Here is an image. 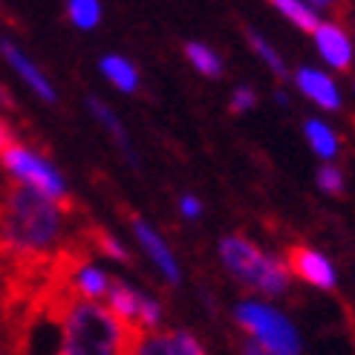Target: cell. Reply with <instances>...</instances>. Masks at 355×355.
Returning <instances> with one entry per match:
<instances>
[{"label":"cell","instance_id":"9a60e30c","mask_svg":"<svg viewBox=\"0 0 355 355\" xmlns=\"http://www.w3.org/2000/svg\"><path fill=\"white\" fill-rule=\"evenodd\" d=\"M87 245L90 252H98L104 257H113V260H130V252L121 245V240H116L107 228H101L96 223L87 225Z\"/></svg>","mask_w":355,"mask_h":355},{"label":"cell","instance_id":"3957f363","mask_svg":"<svg viewBox=\"0 0 355 355\" xmlns=\"http://www.w3.org/2000/svg\"><path fill=\"white\" fill-rule=\"evenodd\" d=\"M220 257L225 269L232 272L245 289H257L266 297H277L289 289L286 263L260 252V248L245 237H225L220 243Z\"/></svg>","mask_w":355,"mask_h":355},{"label":"cell","instance_id":"8992f818","mask_svg":"<svg viewBox=\"0 0 355 355\" xmlns=\"http://www.w3.org/2000/svg\"><path fill=\"white\" fill-rule=\"evenodd\" d=\"M29 304L0 289V355H26Z\"/></svg>","mask_w":355,"mask_h":355},{"label":"cell","instance_id":"52a82bcc","mask_svg":"<svg viewBox=\"0 0 355 355\" xmlns=\"http://www.w3.org/2000/svg\"><path fill=\"white\" fill-rule=\"evenodd\" d=\"M286 269H292L300 280L312 283L318 289H332L335 286V269L332 263L318 254L315 248L306 245H289L286 248Z\"/></svg>","mask_w":355,"mask_h":355},{"label":"cell","instance_id":"83f0119b","mask_svg":"<svg viewBox=\"0 0 355 355\" xmlns=\"http://www.w3.org/2000/svg\"><path fill=\"white\" fill-rule=\"evenodd\" d=\"M0 107H6V110H15V98L9 93V87L0 84Z\"/></svg>","mask_w":355,"mask_h":355},{"label":"cell","instance_id":"4316f807","mask_svg":"<svg viewBox=\"0 0 355 355\" xmlns=\"http://www.w3.org/2000/svg\"><path fill=\"white\" fill-rule=\"evenodd\" d=\"M12 145H15V130L9 128L6 119H0V156H3Z\"/></svg>","mask_w":355,"mask_h":355},{"label":"cell","instance_id":"277c9868","mask_svg":"<svg viewBox=\"0 0 355 355\" xmlns=\"http://www.w3.org/2000/svg\"><path fill=\"white\" fill-rule=\"evenodd\" d=\"M0 168L6 171V176L12 182H21L32 191H38L41 197L46 200H55L61 205L67 202H73L69 200V193H67V182H64V176L58 173V168L46 162V159L41 153H35L24 145H15L0 156Z\"/></svg>","mask_w":355,"mask_h":355},{"label":"cell","instance_id":"ac0fdd59","mask_svg":"<svg viewBox=\"0 0 355 355\" xmlns=\"http://www.w3.org/2000/svg\"><path fill=\"white\" fill-rule=\"evenodd\" d=\"M67 15H69V24H73L76 29H84L90 32L101 24V3H96V0H69L67 3Z\"/></svg>","mask_w":355,"mask_h":355},{"label":"cell","instance_id":"f1b7e54d","mask_svg":"<svg viewBox=\"0 0 355 355\" xmlns=\"http://www.w3.org/2000/svg\"><path fill=\"white\" fill-rule=\"evenodd\" d=\"M243 352H245V355H266L254 341H252V344H245V347H243Z\"/></svg>","mask_w":355,"mask_h":355},{"label":"cell","instance_id":"ffe728a7","mask_svg":"<svg viewBox=\"0 0 355 355\" xmlns=\"http://www.w3.org/2000/svg\"><path fill=\"white\" fill-rule=\"evenodd\" d=\"M130 355H180L171 341V332H139Z\"/></svg>","mask_w":355,"mask_h":355},{"label":"cell","instance_id":"603a6c76","mask_svg":"<svg viewBox=\"0 0 355 355\" xmlns=\"http://www.w3.org/2000/svg\"><path fill=\"white\" fill-rule=\"evenodd\" d=\"M318 185H321L324 193H341L344 191V176H341L338 168L327 165V168L318 171Z\"/></svg>","mask_w":355,"mask_h":355},{"label":"cell","instance_id":"8fae6325","mask_svg":"<svg viewBox=\"0 0 355 355\" xmlns=\"http://www.w3.org/2000/svg\"><path fill=\"white\" fill-rule=\"evenodd\" d=\"M0 52H3V58L12 64L15 73L21 76V78L32 87V90L41 96V101H49V104L55 101V87L49 84V78H46V76L41 73V69L35 67V64H32V61L24 55V52L12 44V41H0Z\"/></svg>","mask_w":355,"mask_h":355},{"label":"cell","instance_id":"2e32d148","mask_svg":"<svg viewBox=\"0 0 355 355\" xmlns=\"http://www.w3.org/2000/svg\"><path fill=\"white\" fill-rule=\"evenodd\" d=\"M304 136H306L309 148H312L318 156L332 159L335 153H338V136L332 133V128H329V124L318 121V119H309V121L304 124Z\"/></svg>","mask_w":355,"mask_h":355},{"label":"cell","instance_id":"5b68a950","mask_svg":"<svg viewBox=\"0 0 355 355\" xmlns=\"http://www.w3.org/2000/svg\"><path fill=\"white\" fill-rule=\"evenodd\" d=\"M237 324L254 335V344L266 355H300V338L289 318L266 304H240L234 309Z\"/></svg>","mask_w":355,"mask_h":355},{"label":"cell","instance_id":"30bf717a","mask_svg":"<svg viewBox=\"0 0 355 355\" xmlns=\"http://www.w3.org/2000/svg\"><path fill=\"white\" fill-rule=\"evenodd\" d=\"M297 87H300V93H304L306 98H312L318 107H324V110H338L341 107V93H338V87H335V81L321 73V69H315V67H304V69H297V76H295Z\"/></svg>","mask_w":355,"mask_h":355},{"label":"cell","instance_id":"d4e9b609","mask_svg":"<svg viewBox=\"0 0 355 355\" xmlns=\"http://www.w3.org/2000/svg\"><path fill=\"white\" fill-rule=\"evenodd\" d=\"M254 104H257V96L252 87H237L232 96V113H245V110H252Z\"/></svg>","mask_w":355,"mask_h":355},{"label":"cell","instance_id":"ba28073f","mask_svg":"<svg viewBox=\"0 0 355 355\" xmlns=\"http://www.w3.org/2000/svg\"><path fill=\"white\" fill-rule=\"evenodd\" d=\"M315 46H318L321 58L329 67L341 69V73H347V69L352 67V41H349V35L344 32V26L321 24L315 29Z\"/></svg>","mask_w":355,"mask_h":355},{"label":"cell","instance_id":"7a4b0ae2","mask_svg":"<svg viewBox=\"0 0 355 355\" xmlns=\"http://www.w3.org/2000/svg\"><path fill=\"white\" fill-rule=\"evenodd\" d=\"M139 332V327L119 321L107 306L78 297L61 321L55 355H130Z\"/></svg>","mask_w":355,"mask_h":355},{"label":"cell","instance_id":"44dd1931","mask_svg":"<svg viewBox=\"0 0 355 355\" xmlns=\"http://www.w3.org/2000/svg\"><path fill=\"white\" fill-rule=\"evenodd\" d=\"M185 55H188V61L200 69L202 76H208V78H217L220 73H223V64H220V58L214 55V49H208L205 44H188L185 46Z\"/></svg>","mask_w":355,"mask_h":355},{"label":"cell","instance_id":"7c38bea8","mask_svg":"<svg viewBox=\"0 0 355 355\" xmlns=\"http://www.w3.org/2000/svg\"><path fill=\"white\" fill-rule=\"evenodd\" d=\"M107 309L124 324H133L136 327V318H139V306H141V295L128 286L121 280H110V289H107Z\"/></svg>","mask_w":355,"mask_h":355},{"label":"cell","instance_id":"7402d4cb","mask_svg":"<svg viewBox=\"0 0 355 355\" xmlns=\"http://www.w3.org/2000/svg\"><path fill=\"white\" fill-rule=\"evenodd\" d=\"M245 38H248V44L254 46V52H257V55H260L266 64H269V69H272L275 76H286V64H283V58L277 55V52H275V46H272L269 41H266V38H260V35H257V32H252V29L245 32Z\"/></svg>","mask_w":355,"mask_h":355},{"label":"cell","instance_id":"5bb4252c","mask_svg":"<svg viewBox=\"0 0 355 355\" xmlns=\"http://www.w3.org/2000/svg\"><path fill=\"white\" fill-rule=\"evenodd\" d=\"M101 76L107 78L116 90L121 93H136V87H139V73H136V67L128 61V58H121V55H104L101 64Z\"/></svg>","mask_w":355,"mask_h":355},{"label":"cell","instance_id":"cb8c5ba5","mask_svg":"<svg viewBox=\"0 0 355 355\" xmlns=\"http://www.w3.org/2000/svg\"><path fill=\"white\" fill-rule=\"evenodd\" d=\"M171 341H173V347H176V352L180 355H205V349L200 347V341L193 338L191 332H171Z\"/></svg>","mask_w":355,"mask_h":355},{"label":"cell","instance_id":"d6986e66","mask_svg":"<svg viewBox=\"0 0 355 355\" xmlns=\"http://www.w3.org/2000/svg\"><path fill=\"white\" fill-rule=\"evenodd\" d=\"M87 107H90V113L104 124V130H107V133L119 141L121 150L130 153V139H128V133H124V128H121V121L116 119V113L107 107V104H101L98 98H87Z\"/></svg>","mask_w":355,"mask_h":355},{"label":"cell","instance_id":"484cf974","mask_svg":"<svg viewBox=\"0 0 355 355\" xmlns=\"http://www.w3.org/2000/svg\"><path fill=\"white\" fill-rule=\"evenodd\" d=\"M180 208H182V217H188V220H197L202 214V205H200L197 197H182Z\"/></svg>","mask_w":355,"mask_h":355},{"label":"cell","instance_id":"6da1fadb","mask_svg":"<svg viewBox=\"0 0 355 355\" xmlns=\"http://www.w3.org/2000/svg\"><path fill=\"white\" fill-rule=\"evenodd\" d=\"M87 225H76V202L61 205L12 180L0 185V263H49L69 245H87Z\"/></svg>","mask_w":355,"mask_h":355},{"label":"cell","instance_id":"e0dca14e","mask_svg":"<svg viewBox=\"0 0 355 355\" xmlns=\"http://www.w3.org/2000/svg\"><path fill=\"white\" fill-rule=\"evenodd\" d=\"M283 17H289V21L297 26V29H304V32H312L321 26V21H318V12L309 6V3H297V0H275L272 3Z\"/></svg>","mask_w":355,"mask_h":355},{"label":"cell","instance_id":"4fadbf2b","mask_svg":"<svg viewBox=\"0 0 355 355\" xmlns=\"http://www.w3.org/2000/svg\"><path fill=\"white\" fill-rule=\"evenodd\" d=\"M107 289H110V277L104 275L98 266L84 263V266H78V269H76V275H73V292H76V297L98 304V297L107 295Z\"/></svg>","mask_w":355,"mask_h":355},{"label":"cell","instance_id":"9c48e42d","mask_svg":"<svg viewBox=\"0 0 355 355\" xmlns=\"http://www.w3.org/2000/svg\"><path fill=\"white\" fill-rule=\"evenodd\" d=\"M130 225H133V234H136L139 245L145 248V254L159 266V272L165 275V280L180 283V266H176V257L171 254V248L165 245V240L159 237L141 217H130Z\"/></svg>","mask_w":355,"mask_h":355}]
</instances>
